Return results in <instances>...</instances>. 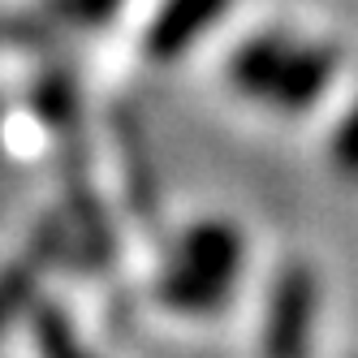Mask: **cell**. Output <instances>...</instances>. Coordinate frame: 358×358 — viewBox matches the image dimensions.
I'll return each instance as SVG.
<instances>
[{"label": "cell", "mask_w": 358, "mask_h": 358, "mask_svg": "<svg viewBox=\"0 0 358 358\" xmlns=\"http://www.w3.org/2000/svg\"><path fill=\"white\" fill-rule=\"evenodd\" d=\"M238 272H242V234L224 220H199L182 234L173 259L164 264L156 298L169 311L208 315L224 306Z\"/></svg>", "instance_id": "cell-1"}, {"label": "cell", "mask_w": 358, "mask_h": 358, "mask_svg": "<svg viewBox=\"0 0 358 358\" xmlns=\"http://www.w3.org/2000/svg\"><path fill=\"white\" fill-rule=\"evenodd\" d=\"M315 311H320V276L298 259L285 264L272 280L264 350L268 354H302L306 341H311Z\"/></svg>", "instance_id": "cell-2"}, {"label": "cell", "mask_w": 358, "mask_h": 358, "mask_svg": "<svg viewBox=\"0 0 358 358\" xmlns=\"http://www.w3.org/2000/svg\"><path fill=\"white\" fill-rule=\"evenodd\" d=\"M337 65H341V57H337L332 43H298V39H289L280 48L276 69L268 73L259 99L272 104V108H280V113H302L328 91Z\"/></svg>", "instance_id": "cell-3"}, {"label": "cell", "mask_w": 358, "mask_h": 358, "mask_svg": "<svg viewBox=\"0 0 358 358\" xmlns=\"http://www.w3.org/2000/svg\"><path fill=\"white\" fill-rule=\"evenodd\" d=\"M61 255H69V220L65 216H48L31 234L27 250H22L9 268H0V332H5L22 311H31L39 280L48 276V268H52Z\"/></svg>", "instance_id": "cell-4"}, {"label": "cell", "mask_w": 358, "mask_h": 358, "mask_svg": "<svg viewBox=\"0 0 358 358\" xmlns=\"http://www.w3.org/2000/svg\"><path fill=\"white\" fill-rule=\"evenodd\" d=\"M224 5L229 0H164L156 22H151V31H147V57L177 61L224 13Z\"/></svg>", "instance_id": "cell-5"}, {"label": "cell", "mask_w": 358, "mask_h": 358, "mask_svg": "<svg viewBox=\"0 0 358 358\" xmlns=\"http://www.w3.org/2000/svg\"><path fill=\"white\" fill-rule=\"evenodd\" d=\"M31 328H35V345L43 354H57V358H73L83 354V341L73 337V324L65 320V311L57 302H31Z\"/></svg>", "instance_id": "cell-6"}, {"label": "cell", "mask_w": 358, "mask_h": 358, "mask_svg": "<svg viewBox=\"0 0 358 358\" xmlns=\"http://www.w3.org/2000/svg\"><path fill=\"white\" fill-rule=\"evenodd\" d=\"M332 164H337L341 177H358V95L345 113V121L332 134Z\"/></svg>", "instance_id": "cell-7"}, {"label": "cell", "mask_w": 358, "mask_h": 358, "mask_svg": "<svg viewBox=\"0 0 358 358\" xmlns=\"http://www.w3.org/2000/svg\"><path fill=\"white\" fill-rule=\"evenodd\" d=\"M121 5V0H52V9L61 17H73V22H87V27H95V22L113 17V9Z\"/></svg>", "instance_id": "cell-8"}]
</instances>
